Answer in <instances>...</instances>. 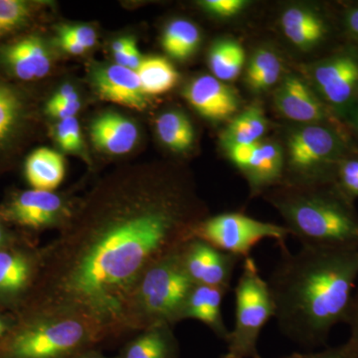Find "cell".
<instances>
[{
  "instance_id": "60d3db41",
  "label": "cell",
  "mask_w": 358,
  "mask_h": 358,
  "mask_svg": "<svg viewBox=\"0 0 358 358\" xmlns=\"http://www.w3.org/2000/svg\"><path fill=\"white\" fill-rule=\"evenodd\" d=\"M60 41L63 48L72 55H81L86 51V49L81 44L78 43L76 40L72 39L62 33H60Z\"/></svg>"
},
{
  "instance_id": "d6a6232c",
  "label": "cell",
  "mask_w": 358,
  "mask_h": 358,
  "mask_svg": "<svg viewBox=\"0 0 358 358\" xmlns=\"http://www.w3.org/2000/svg\"><path fill=\"white\" fill-rule=\"evenodd\" d=\"M280 358H358V350L350 338L343 345L324 348L319 352H294Z\"/></svg>"
},
{
  "instance_id": "4fadbf2b",
  "label": "cell",
  "mask_w": 358,
  "mask_h": 358,
  "mask_svg": "<svg viewBox=\"0 0 358 358\" xmlns=\"http://www.w3.org/2000/svg\"><path fill=\"white\" fill-rule=\"evenodd\" d=\"M231 162L244 173L255 194L279 182L282 176L284 157L274 143H258L227 148Z\"/></svg>"
},
{
  "instance_id": "83f0119b",
  "label": "cell",
  "mask_w": 358,
  "mask_h": 358,
  "mask_svg": "<svg viewBox=\"0 0 358 358\" xmlns=\"http://www.w3.org/2000/svg\"><path fill=\"white\" fill-rule=\"evenodd\" d=\"M282 63L274 52L261 49L254 54L247 68L246 81L254 91L274 86L281 76Z\"/></svg>"
},
{
  "instance_id": "30bf717a",
  "label": "cell",
  "mask_w": 358,
  "mask_h": 358,
  "mask_svg": "<svg viewBox=\"0 0 358 358\" xmlns=\"http://www.w3.org/2000/svg\"><path fill=\"white\" fill-rule=\"evenodd\" d=\"M71 216L66 200L54 192L26 190L0 207V218L32 231L63 227Z\"/></svg>"
},
{
  "instance_id": "52a82bcc",
  "label": "cell",
  "mask_w": 358,
  "mask_h": 358,
  "mask_svg": "<svg viewBox=\"0 0 358 358\" xmlns=\"http://www.w3.org/2000/svg\"><path fill=\"white\" fill-rule=\"evenodd\" d=\"M235 322L223 358H263L258 341L264 327L275 317V306L267 280L263 279L256 261L244 259L234 289Z\"/></svg>"
},
{
  "instance_id": "44dd1931",
  "label": "cell",
  "mask_w": 358,
  "mask_h": 358,
  "mask_svg": "<svg viewBox=\"0 0 358 358\" xmlns=\"http://www.w3.org/2000/svg\"><path fill=\"white\" fill-rule=\"evenodd\" d=\"M92 141L96 147L112 155L131 152L138 138L136 124L121 115L108 113L96 117L91 127Z\"/></svg>"
},
{
  "instance_id": "74e56055",
  "label": "cell",
  "mask_w": 358,
  "mask_h": 358,
  "mask_svg": "<svg viewBox=\"0 0 358 358\" xmlns=\"http://www.w3.org/2000/svg\"><path fill=\"white\" fill-rule=\"evenodd\" d=\"M345 324L350 327V339L355 343L358 350V284L357 288H355V294H353Z\"/></svg>"
},
{
  "instance_id": "ffe728a7",
  "label": "cell",
  "mask_w": 358,
  "mask_h": 358,
  "mask_svg": "<svg viewBox=\"0 0 358 358\" xmlns=\"http://www.w3.org/2000/svg\"><path fill=\"white\" fill-rule=\"evenodd\" d=\"M3 60L16 77L25 81L46 76L51 68L48 52L37 37H27L7 47Z\"/></svg>"
},
{
  "instance_id": "d6986e66",
  "label": "cell",
  "mask_w": 358,
  "mask_h": 358,
  "mask_svg": "<svg viewBox=\"0 0 358 358\" xmlns=\"http://www.w3.org/2000/svg\"><path fill=\"white\" fill-rule=\"evenodd\" d=\"M180 350L169 324H159L134 334L115 358H179Z\"/></svg>"
},
{
  "instance_id": "f6af8a7d",
  "label": "cell",
  "mask_w": 358,
  "mask_h": 358,
  "mask_svg": "<svg viewBox=\"0 0 358 358\" xmlns=\"http://www.w3.org/2000/svg\"><path fill=\"white\" fill-rule=\"evenodd\" d=\"M6 28L4 27L3 25L0 24V35H1L4 31H6Z\"/></svg>"
},
{
  "instance_id": "d4e9b609",
  "label": "cell",
  "mask_w": 358,
  "mask_h": 358,
  "mask_svg": "<svg viewBox=\"0 0 358 358\" xmlns=\"http://www.w3.org/2000/svg\"><path fill=\"white\" fill-rule=\"evenodd\" d=\"M209 67L220 81H232L239 76L245 63L243 47L232 40H222L212 47Z\"/></svg>"
},
{
  "instance_id": "ee69618b",
  "label": "cell",
  "mask_w": 358,
  "mask_h": 358,
  "mask_svg": "<svg viewBox=\"0 0 358 358\" xmlns=\"http://www.w3.org/2000/svg\"><path fill=\"white\" fill-rule=\"evenodd\" d=\"M77 358H115V357H109L107 355H103V350H89V352L83 353V355H80L79 357Z\"/></svg>"
},
{
  "instance_id": "e575fe53",
  "label": "cell",
  "mask_w": 358,
  "mask_h": 358,
  "mask_svg": "<svg viewBox=\"0 0 358 358\" xmlns=\"http://www.w3.org/2000/svg\"><path fill=\"white\" fill-rule=\"evenodd\" d=\"M60 33L76 40L78 43L81 44L86 50L92 48L96 44V34L95 30L90 26H63L60 29Z\"/></svg>"
},
{
  "instance_id": "7402d4cb",
  "label": "cell",
  "mask_w": 358,
  "mask_h": 358,
  "mask_svg": "<svg viewBox=\"0 0 358 358\" xmlns=\"http://www.w3.org/2000/svg\"><path fill=\"white\" fill-rule=\"evenodd\" d=\"M25 176L33 189L53 192L64 179V160L54 150L38 148L26 160Z\"/></svg>"
},
{
  "instance_id": "5bb4252c",
  "label": "cell",
  "mask_w": 358,
  "mask_h": 358,
  "mask_svg": "<svg viewBox=\"0 0 358 358\" xmlns=\"http://www.w3.org/2000/svg\"><path fill=\"white\" fill-rule=\"evenodd\" d=\"M275 101L280 112L292 121L343 127L319 94L294 75L285 78L275 93Z\"/></svg>"
},
{
  "instance_id": "8fae6325",
  "label": "cell",
  "mask_w": 358,
  "mask_h": 358,
  "mask_svg": "<svg viewBox=\"0 0 358 358\" xmlns=\"http://www.w3.org/2000/svg\"><path fill=\"white\" fill-rule=\"evenodd\" d=\"M187 275L194 285L229 289L235 268L241 259L193 238L180 249Z\"/></svg>"
},
{
  "instance_id": "9a60e30c",
  "label": "cell",
  "mask_w": 358,
  "mask_h": 358,
  "mask_svg": "<svg viewBox=\"0 0 358 358\" xmlns=\"http://www.w3.org/2000/svg\"><path fill=\"white\" fill-rule=\"evenodd\" d=\"M185 96L199 114L212 121L228 119L236 113L239 105L234 90L209 75L193 80Z\"/></svg>"
},
{
  "instance_id": "b9f144b4",
  "label": "cell",
  "mask_w": 358,
  "mask_h": 358,
  "mask_svg": "<svg viewBox=\"0 0 358 358\" xmlns=\"http://www.w3.org/2000/svg\"><path fill=\"white\" fill-rule=\"evenodd\" d=\"M14 322L8 317L0 313V341H2L13 329Z\"/></svg>"
},
{
  "instance_id": "e0dca14e",
  "label": "cell",
  "mask_w": 358,
  "mask_h": 358,
  "mask_svg": "<svg viewBox=\"0 0 358 358\" xmlns=\"http://www.w3.org/2000/svg\"><path fill=\"white\" fill-rule=\"evenodd\" d=\"M228 292L217 287L194 285L183 308L182 320H199L226 343L230 331L224 322L222 303Z\"/></svg>"
},
{
  "instance_id": "8d00e7d4",
  "label": "cell",
  "mask_w": 358,
  "mask_h": 358,
  "mask_svg": "<svg viewBox=\"0 0 358 358\" xmlns=\"http://www.w3.org/2000/svg\"><path fill=\"white\" fill-rule=\"evenodd\" d=\"M81 108V103L76 102L72 103H53L48 102L47 103V114L53 117L62 121V120L69 119V117H75L78 110Z\"/></svg>"
},
{
  "instance_id": "9c48e42d",
  "label": "cell",
  "mask_w": 358,
  "mask_h": 358,
  "mask_svg": "<svg viewBox=\"0 0 358 358\" xmlns=\"http://www.w3.org/2000/svg\"><path fill=\"white\" fill-rule=\"evenodd\" d=\"M312 79L320 99L343 121L358 96V47L348 45L319 61Z\"/></svg>"
},
{
  "instance_id": "f35d334b",
  "label": "cell",
  "mask_w": 358,
  "mask_h": 358,
  "mask_svg": "<svg viewBox=\"0 0 358 358\" xmlns=\"http://www.w3.org/2000/svg\"><path fill=\"white\" fill-rule=\"evenodd\" d=\"M50 103H72L79 102V96H78L76 90L73 88L71 85H64L61 87L57 93L52 98Z\"/></svg>"
},
{
  "instance_id": "6da1fadb",
  "label": "cell",
  "mask_w": 358,
  "mask_h": 358,
  "mask_svg": "<svg viewBox=\"0 0 358 358\" xmlns=\"http://www.w3.org/2000/svg\"><path fill=\"white\" fill-rule=\"evenodd\" d=\"M93 200L39 250L22 313L70 312L96 320L110 345L127 338L124 310L152 264L194 238L207 217L182 185L155 182Z\"/></svg>"
},
{
  "instance_id": "8992f818",
  "label": "cell",
  "mask_w": 358,
  "mask_h": 358,
  "mask_svg": "<svg viewBox=\"0 0 358 358\" xmlns=\"http://www.w3.org/2000/svg\"><path fill=\"white\" fill-rule=\"evenodd\" d=\"M355 150L352 138L343 127L305 124L289 138V167L298 178L291 185L333 183L338 162Z\"/></svg>"
},
{
  "instance_id": "d590c367",
  "label": "cell",
  "mask_w": 358,
  "mask_h": 358,
  "mask_svg": "<svg viewBox=\"0 0 358 358\" xmlns=\"http://www.w3.org/2000/svg\"><path fill=\"white\" fill-rule=\"evenodd\" d=\"M341 25L350 43L358 47V3L350 6L341 13Z\"/></svg>"
},
{
  "instance_id": "f1b7e54d",
  "label": "cell",
  "mask_w": 358,
  "mask_h": 358,
  "mask_svg": "<svg viewBox=\"0 0 358 358\" xmlns=\"http://www.w3.org/2000/svg\"><path fill=\"white\" fill-rule=\"evenodd\" d=\"M333 185L345 199L355 202L358 199V150L343 157L336 166Z\"/></svg>"
},
{
  "instance_id": "7bdbcfd3",
  "label": "cell",
  "mask_w": 358,
  "mask_h": 358,
  "mask_svg": "<svg viewBox=\"0 0 358 358\" xmlns=\"http://www.w3.org/2000/svg\"><path fill=\"white\" fill-rule=\"evenodd\" d=\"M16 244L13 236H10L6 230L1 223H0V249L4 247L10 246V245Z\"/></svg>"
},
{
  "instance_id": "277c9868",
  "label": "cell",
  "mask_w": 358,
  "mask_h": 358,
  "mask_svg": "<svg viewBox=\"0 0 358 358\" xmlns=\"http://www.w3.org/2000/svg\"><path fill=\"white\" fill-rule=\"evenodd\" d=\"M0 341V358H77L110 345L96 320L70 312L23 313Z\"/></svg>"
},
{
  "instance_id": "5b68a950",
  "label": "cell",
  "mask_w": 358,
  "mask_h": 358,
  "mask_svg": "<svg viewBox=\"0 0 358 358\" xmlns=\"http://www.w3.org/2000/svg\"><path fill=\"white\" fill-rule=\"evenodd\" d=\"M180 249L152 264L141 275L124 310L127 334L159 324L176 326L194 284L186 273Z\"/></svg>"
},
{
  "instance_id": "3957f363",
  "label": "cell",
  "mask_w": 358,
  "mask_h": 358,
  "mask_svg": "<svg viewBox=\"0 0 358 358\" xmlns=\"http://www.w3.org/2000/svg\"><path fill=\"white\" fill-rule=\"evenodd\" d=\"M268 199L301 246L358 250V213L333 183L289 185Z\"/></svg>"
},
{
  "instance_id": "603a6c76",
  "label": "cell",
  "mask_w": 358,
  "mask_h": 358,
  "mask_svg": "<svg viewBox=\"0 0 358 358\" xmlns=\"http://www.w3.org/2000/svg\"><path fill=\"white\" fill-rule=\"evenodd\" d=\"M268 122L262 109L252 106L237 115L222 134L226 150L238 145H250L260 141L267 131Z\"/></svg>"
},
{
  "instance_id": "ba28073f",
  "label": "cell",
  "mask_w": 358,
  "mask_h": 358,
  "mask_svg": "<svg viewBox=\"0 0 358 358\" xmlns=\"http://www.w3.org/2000/svg\"><path fill=\"white\" fill-rule=\"evenodd\" d=\"M291 233L286 226L264 222L240 212H226L206 217L197 226L194 238L244 260L263 240L286 243Z\"/></svg>"
},
{
  "instance_id": "7c38bea8",
  "label": "cell",
  "mask_w": 358,
  "mask_h": 358,
  "mask_svg": "<svg viewBox=\"0 0 358 358\" xmlns=\"http://www.w3.org/2000/svg\"><path fill=\"white\" fill-rule=\"evenodd\" d=\"M18 243L0 249V303L22 306L36 279L39 250Z\"/></svg>"
},
{
  "instance_id": "7a4b0ae2",
  "label": "cell",
  "mask_w": 358,
  "mask_h": 358,
  "mask_svg": "<svg viewBox=\"0 0 358 358\" xmlns=\"http://www.w3.org/2000/svg\"><path fill=\"white\" fill-rule=\"evenodd\" d=\"M267 279L280 331L307 350L326 346L334 327L345 324L358 281V250L279 244Z\"/></svg>"
},
{
  "instance_id": "836d02e7",
  "label": "cell",
  "mask_w": 358,
  "mask_h": 358,
  "mask_svg": "<svg viewBox=\"0 0 358 358\" xmlns=\"http://www.w3.org/2000/svg\"><path fill=\"white\" fill-rule=\"evenodd\" d=\"M246 2L243 0H206L203 2V6L209 13L220 17H231L239 13Z\"/></svg>"
},
{
  "instance_id": "ab89813d",
  "label": "cell",
  "mask_w": 358,
  "mask_h": 358,
  "mask_svg": "<svg viewBox=\"0 0 358 358\" xmlns=\"http://www.w3.org/2000/svg\"><path fill=\"white\" fill-rule=\"evenodd\" d=\"M343 121H345L350 133L358 140V96L350 110H348V114L345 115Z\"/></svg>"
},
{
  "instance_id": "484cf974",
  "label": "cell",
  "mask_w": 358,
  "mask_h": 358,
  "mask_svg": "<svg viewBox=\"0 0 358 358\" xmlns=\"http://www.w3.org/2000/svg\"><path fill=\"white\" fill-rule=\"evenodd\" d=\"M160 141L174 152H185L192 147L194 141L192 122L181 113L166 112L157 121Z\"/></svg>"
},
{
  "instance_id": "bcb514c9",
  "label": "cell",
  "mask_w": 358,
  "mask_h": 358,
  "mask_svg": "<svg viewBox=\"0 0 358 358\" xmlns=\"http://www.w3.org/2000/svg\"><path fill=\"white\" fill-rule=\"evenodd\" d=\"M219 358H223V357H222V355H221V357H219Z\"/></svg>"
},
{
  "instance_id": "cb8c5ba5",
  "label": "cell",
  "mask_w": 358,
  "mask_h": 358,
  "mask_svg": "<svg viewBox=\"0 0 358 358\" xmlns=\"http://www.w3.org/2000/svg\"><path fill=\"white\" fill-rule=\"evenodd\" d=\"M145 95H160L171 91L178 81V73L162 57L143 59L136 71Z\"/></svg>"
},
{
  "instance_id": "4316f807",
  "label": "cell",
  "mask_w": 358,
  "mask_h": 358,
  "mask_svg": "<svg viewBox=\"0 0 358 358\" xmlns=\"http://www.w3.org/2000/svg\"><path fill=\"white\" fill-rule=\"evenodd\" d=\"M199 41V28L189 21L178 20L167 26L162 37V46L171 57L185 60L194 53Z\"/></svg>"
},
{
  "instance_id": "1f68e13d",
  "label": "cell",
  "mask_w": 358,
  "mask_h": 358,
  "mask_svg": "<svg viewBox=\"0 0 358 358\" xmlns=\"http://www.w3.org/2000/svg\"><path fill=\"white\" fill-rule=\"evenodd\" d=\"M29 14L27 4L18 0H0V24L7 30L24 22Z\"/></svg>"
},
{
  "instance_id": "ac0fdd59",
  "label": "cell",
  "mask_w": 358,
  "mask_h": 358,
  "mask_svg": "<svg viewBox=\"0 0 358 358\" xmlns=\"http://www.w3.org/2000/svg\"><path fill=\"white\" fill-rule=\"evenodd\" d=\"M281 23L287 38L305 50L319 46L331 34L327 18L312 9L291 7L282 13Z\"/></svg>"
},
{
  "instance_id": "f546056e",
  "label": "cell",
  "mask_w": 358,
  "mask_h": 358,
  "mask_svg": "<svg viewBox=\"0 0 358 358\" xmlns=\"http://www.w3.org/2000/svg\"><path fill=\"white\" fill-rule=\"evenodd\" d=\"M20 102L10 89L0 85V143L15 128L20 114Z\"/></svg>"
},
{
  "instance_id": "2e32d148",
  "label": "cell",
  "mask_w": 358,
  "mask_h": 358,
  "mask_svg": "<svg viewBox=\"0 0 358 358\" xmlns=\"http://www.w3.org/2000/svg\"><path fill=\"white\" fill-rule=\"evenodd\" d=\"M94 84L103 100L134 110H143L147 107V95L136 71L117 64L108 66L96 71Z\"/></svg>"
},
{
  "instance_id": "4dcf8cb0",
  "label": "cell",
  "mask_w": 358,
  "mask_h": 358,
  "mask_svg": "<svg viewBox=\"0 0 358 358\" xmlns=\"http://www.w3.org/2000/svg\"><path fill=\"white\" fill-rule=\"evenodd\" d=\"M56 138L60 147L66 152H78L82 147V136L76 117L60 121L56 129Z\"/></svg>"
}]
</instances>
